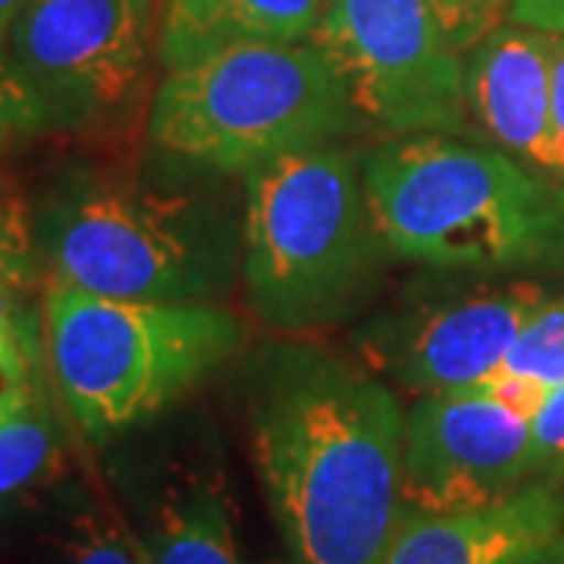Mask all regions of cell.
<instances>
[{"label":"cell","mask_w":564,"mask_h":564,"mask_svg":"<svg viewBox=\"0 0 564 564\" xmlns=\"http://www.w3.org/2000/svg\"><path fill=\"white\" fill-rule=\"evenodd\" d=\"M267 502L295 564H380L402 521L404 408L373 370L282 351L251 411Z\"/></svg>","instance_id":"cell-1"},{"label":"cell","mask_w":564,"mask_h":564,"mask_svg":"<svg viewBox=\"0 0 564 564\" xmlns=\"http://www.w3.org/2000/svg\"><path fill=\"white\" fill-rule=\"evenodd\" d=\"M51 126V113L10 61H0V144Z\"/></svg>","instance_id":"cell-21"},{"label":"cell","mask_w":564,"mask_h":564,"mask_svg":"<svg viewBox=\"0 0 564 564\" xmlns=\"http://www.w3.org/2000/svg\"><path fill=\"white\" fill-rule=\"evenodd\" d=\"M545 299L540 282L524 280L467 292L370 326L364 345L373 367L417 399L458 392L502 370Z\"/></svg>","instance_id":"cell-10"},{"label":"cell","mask_w":564,"mask_h":564,"mask_svg":"<svg viewBox=\"0 0 564 564\" xmlns=\"http://www.w3.org/2000/svg\"><path fill=\"white\" fill-rule=\"evenodd\" d=\"M518 564H564V549L555 543L549 545L545 552H540V555H530V558H524V562Z\"/></svg>","instance_id":"cell-26"},{"label":"cell","mask_w":564,"mask_h":564,"mask_svg":"<svg viewBox=\"0 0 564 564\" xmlns=\"http://www.w3.org/2000/svg\"><path fill=\"white\" fill-rule=\"evenodd\" d=\"M242 343L245 323L217 302H122L57 282L44 295L51 377L95 440L151 421Z\"/></svg>","instance_id":"cell-4"},{"label":"cell","mask_w":564,"mask_h":564,"mask_svg":"<svg viewBox=\"0 0 564 564\" xmlns=\"http://www.w3.org/2000/svg\"><path fill=\"white\" fill-rule=\"evenodd\" d=\"M533 445L540 470L564 467V383L549 389L540 414L533 417Z\"/></svg>","instance_id":"cell-22"},{"label":"cell","mask_w":564,"mask_h":564,"mask_svg":"<svg viewBox=\"0 0 564 564\" xmlns=\"http://www.w3.org/2000/svg\"><path fill=\"white\" fill-rule=\"evenodd\" d=\"M464 91L467 113L496 148L555 180L552 35L502 22L467 51Z\"/></svg>","instance_id":"cell-11"},{"label":"cell","mask_w":564,"mask_h":564,"mask_svg":"<svg viewBox=\"0 0 564 564\" xmlns=\"http://www.w3.org/2000/svg\"><path fill=\"white\" fill-rule=\"evenodd\" d=\"M141 540L151 564H254L245 555L229 489L207 474L170 486Z\"/></svg>","instance_id":"cell-14"},{"label":"cell","mask_w":564,"mask_h":564,"mask_svg":"<svg viewBox=\"0 0 564 564\" xmlns=\"http://www.w3.org/2000/svg\"><path fill=\"white\" fill-rule=\"evenodd\" d=\"M552 154L555 180L564 185V39L552 35Z\"/></svg>","instance_id":"cell-23"},{"label":"cell","mask_w":564,"mask_h":564,"mask_svg":"<svg viewBox=\"0 0 564 564\" xmlns=\"http://www.w3.org/2000/svg\"><path fill=\"white\" fill-rule=\"evenodd\" d=\"M311 41L339 73L358 122L389 139L462 132V51L430 0H329Z\"/></svg>","instance_id":"cell-7"},{"label":"cell","mask_w":564,"mask_h":564,"mask_svg":"<svg viewBox=\"0 0 564 564\" xmlns=\"http://www.w3.org/2000/svg\"><path fill=\"white\" fill-rule=\"evenodd\" d=\"M151 51V0H32L7 61L51 122H101L135 98Z\"/></svg>","instance_id":"cell-8"},{"label":"cell","mask_w":564,"mask_h":564,"mask_svg":"<svg viewBox=\"0 0 564 564\" xmlns=\"http://www.w3.org/2000/svg\"><path fill=\"white\" fill-rule=\"evenodd\" d=\"M364 188L402 261L474 276L564 267V185L496 144L389 139L364 158Z\"/></svg>","instance_id":"cell-2"},{"label":"cell","mask_w":564,"mask_h":564,"mask_svg":"<svg viewBox=\"0 0 564 564\" xmlns=\"http://www.w3.org/2000/svg\"><path fill=\"white\" fill-rule=\"evenodd\" d=\"M32 0H0V61H7V47H10V35L17 29L20 17L29 10Z\"/></svg>","instance_id":"cell-25"},{"label":"cell","mask_w":564,"mask_h":564,"mask_svg":"<svg viewBox=\"0 0 564 564\" xmlns=\"http://www.w3.org/2000/svg\"><path fill=\"white\" fill-rule=\"evenodd\" d=\"M358 126L345 85L314 41L245 44L170 69L154 95L151 141L223 173L326 144Z\"/></svg>","instance_id":"cell-5"},{"label":"cell","mask_w":564,"mask_h":564,"mask_svg":"<svg viewBox=\"0 0 564 564\" xmlns=\"http://www.w3.org/2000/svg\"><path fill=\"white\" fill-rule=\"evenodd\" d=\"M562 514L549 480L470 511H404L380 564H518L558 543Z\"/></svg>","instance_id":"cell-12"},{"label":"cell","mask_w":564,"mask_h":564,"mask_svg":"<svg viewBox=\"0 0 564 564\" xmlns=\"http://www.w3.org/2000/svg\"><path fill=\"white\" fill-rule=\"evenodd\" d=\"M326 7L329 0H166L158 57L170 73L229 47L307 41Z\"/></svg>","instance_id":"cell-13"},{"label":"cell","mask_w":564,"mask_h":564,"mask_svg":"<svg viewBox=\"0 0 564 564\" xmlns=\"http://www.w3.org/2000/svg\"><path fill=\"white\" fill-rule=\"evenodd\" d=\"M452 44L467 54L474 44L499 29L511 10V0H430Z\"/></svg>","instance_id":"cell-19"},{"label":"cell","mask_w":564,"mask_h":564,"mask_svg":"<svg viewBox=\"0 0 564 564\" xmlns=\"http://www.w3.org/2000/svg\"><path fill=\"white\" fill-rule=\"evenodd\" d=\"M39 251L57 285L122 302H217L236 276V245L204 204L117 185L69 188Z\"/></svg>","instance_id":"cell-6"},{"label":"cell","mask_w":564,"mask_h":564,"mask_svg":"<svg viewBox=\"0 0 564 564\" xmlns=\"http://www.w3.org/2000/svg\"><path fill=\"white\" fill-rule=\"evenodd\" d=\"M61 455L57 423L44 392H35L13 414L0 421V499L39 484Z\"/></svg>","instance_id":"cell-15"},{"label":"cell","mask_w":564,"mask_h":564,"mask_svg":"<svg viewBox=\"0 0 564 564\" xmlns=\"http://www.w3.org/2000/svg\"><path fill=\"white\" fill-rule=\"evenodd\" d=\"M0 276L29 285L39 276V232L29 220L25 202L0 176Z\"/></svg>","instance_id":"cell-18"},{"label":"cell","mask_w":564,"mask_h":564,"mask_svg":"<svg viewBox=\"0 0 564 564\" xmlns=\"http://www.w3.org/2000/svg\"><path fill=\"white\" fill-rule=\"evenodd\" d=\"M242 176V282L251 314L282 333L355 314L392 254L367 202L361 158L326 141Z\"/></svg>","instance_id":"cell-3"},{"label":"cell","mask_w":564,"mask_h":564,"mask_svg":"<svg viewBox=\"0 0 564 564\" xmlns=\"http://www.w3.org/2000/svg\"><path fill=\"white\" fill-rule=\"evenodd\" d=\"M540 474L533 421L484 389L421 395L404 411V511H470Z\"/></svg>","instance_id":"cell-9"},{"label":"cell","mask_w":564,"mask_h":564,"mask_svg":"<svg viewBox=\"0 0 564 564\" xmlns=\"http://www.w3.org/2000/svg\"><path fill=\"white\" fill-rule=\"evenodd\" d=\"M505 373L533 380L543 389L564 383V295L545 299L543 307L527 321L518 343L502 364Z\"/></svg>","instance_id":"cell-16"},{"label":"cell","mask_w":564,"mask_h":564,"mask_svg":"<svg viewBox=\"0 0 564 564\" xmlns=\"http://www.w3.org/2000/svg\"><path fill=\"white\" fill-rule=\"evenodd\" d=\"M511 22L564 39V0H511Z\"/></svg>","instance_id":"cell-24"},{"label":"cell","mask_w":564,"mask_h":564,"mask_svg":"<svg viewBox=\"0 0 564 564\" xmlns=\"http://www.w3.org/2000/svg\"><path fill=\"white\" fill-rule=\"evenodd\" d=\"M29 285L0 276V358L39 370V339H35V321L22 295Z\"/></svg>","instance_id":"cell-20"},{"label":"cell","mask_w":564,"mask_h":564,"mask_svg":"<svg viewBox=\"0 0 564 564\" xmlns=\"http://www.w3.org/2000/svg\"><path fill=\"white\" fill-rule=\"evenodd\" d=\"M66 564H151L144 540L107 505H91L73 518Z\"/></svg>","instance_id":"cell-17"}]
</instances>
